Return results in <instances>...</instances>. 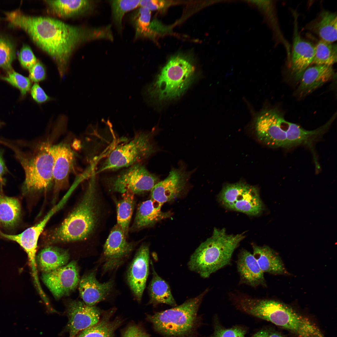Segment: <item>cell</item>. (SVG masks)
<instances>
[{
  "label": "cell",
  "mask_w": 337,
  "mask_h": 337,
  "mask_svg": "<svg viewBox=\"0 0 337 337\" xmlns=\"http://www.w3.org/2000/svg\"><path fill=\"white\" fill-rule=\"evenodd\" d=\"M13 26L27 32L39 47L56 63L61 78L65 75L70 57L78 45L91 41L110 40L112 33L108 25L95 27L72 26L48 17L24 15L19 10L6 13Z\"/></svg>",
  "instance_id": "1"
},
{
  "label": "cell",
  "mask_w": 337,
  "mask_h": 337,
  "mask_svg": "<svg viewBox=\"0 0 337 337\" xmlns=\"http://www.w3.org/2000/svg\"><path fill=\"white\" fill-rule=\"evenodd\" d=\"M240 310L270 322L298 337H325L311 320L290 306L274 300L245 295L239 303Z\"/></svg>",
  "instance_id": "2"
},
{
  "label": "cell",
  "mask_w": 337,
  "mask_h": 337,
  "mask_svg": "<svg viewBox=\"0 0 337 337\" xmlns=\"http://www.w3.org/2000/svg\"><path fill=\"white\" fill-rule=\"evenodd\" d=\"M94 178L82 199L57 227L46 237L49 243L85 240L92 233L98 220L99 209Z\"/></svg>",
  "instance_id": "3"
},
{
  "label": "cell",
  "mask_w": 337,
  "mask_h": 337,
  "mask_svg": "<svg viewBox=\"0 0 337 337\" xmlns=\"http://www.w3.org/2000/svg\"><path fill=\"white\" fill-rule=\"evenodd\" d=\"M245 237L243 233L227 234L224 228H214L212 235L202 242L191 256L189 269L203 278L229 265L233 253Z\"/></svg>",
  "instance_id": "4"
},
{
  "label": "cell",
  "mask_w": 337,
  "mask_h": 337,
  "mask_svg": "<svg viewBox=\"0 0 337 337\" xmlns=\"http://www.w3.org/2000/svg\"><path fill=\"white\" fill-rule=\"evenodd\" d=\"M207 289L177 306L147 317L155 330L166 337H194L200 323L198 313Z\"/></svg>",
  "instance_id": "5"
},
{
  "label": "cell",
  "mask_w": 337,
  "mask_h": 337,
  "mask_svg": "<svg viewBox=\"0 0 337 337\" xmlns=\"http://www.w3.org/2000/svg\"><path fill=\"white\" fill-rule=\"evenodd\" d=\"M194 71V66L184 59L178 56L171 58L148 88V95L159 101L179 97L190 85Z\"/></svg>",
  "instance_id": "6"
},
{
  "label": "cell",
  "mask_w": 337,
  "mask_h": 337,
  "mask_svg": "<svg viewBox=\"0 0 337 337\" xmlns=\"http://www.w3.org/2000/svg\"><path fill=\"white\" fill-rule=\"evenodd\" d=\"M37 147L29 155L16 152L25 173L22 187L25 193L46 190L53 182L52 146L44 142Z\"/></svg>",
  "instance_id": "7"
},
{
  "label": "cell",
  "mask_w": 337,
  "mask_h": 337,
  "mask_svg": "<svg viewBox=\"0 0 337 337\" xmlns=\"http://www.w3.org/2000/svg\"><path fill=\"white\" fill-rule=\"evenodd\" d=\"M155 151L150 134L140 132L129 142L113 149L99 171L128 167L146 159Z\"/></svg>",
  "instance_id": "8"
},
{
  "label": "cell",
  "mask_w": 337,
  "mask_h": 337,
  "mask_svg": "<svg viewBox=\"0 0 337 337\" xmlns=\"http://www.w3.org/2000/svg\"><path fill=\"white\" fill-rule=\"evenodd\" d=\"M219 198L227 208L248 215H257L263 209L257 188L244 182L225 185Z\"/></svg>",
  "instance_id": "9"
},
{
  "label": "cell",
  "mask_w": 337,
  "mask_h": 337,
  "mask_svg": "<svg viewBox=\"0 0 337 337\" xmlns=\"http://www.w3.org/2000/svg\"><path fill=\"white\" fill-rule=\"evenodd\" d=\"M286 121L277 110H264L258 115L255 122L257 138L270 147H287L286 130L283 128Z\"/></svg>",
  "instance_id": "10"
},
{
  "label": "cell",
  "mask_w": 337,
  "mask_h": 337,
  "mask_svg": "<svg viewBox=\"0 0 337 337\" xmlns=\"http://www.w3.org/2000/svg\"><path fill=\"white\" fill-rule=\"evenodd\" d=\"M159 180L140 163L130 166L121 172L113 181L115 191L123 193L130 191L134 194L151 191Z\"/></svg>",
  "instance_id": "11"
},
{
  "label": "cell",
  "mask_w": 337,
  "mask_h": 337,
  "mask_svg": "<svg viewBox=\"0 0 337 337\" xmlns=\"http://www.w3.org/2000/svg\"><path fill=\"white\" fill-rule=\"evenodd\" d=\"M41 278L56 299L68 295L76 289L80 281L77 263L72 261L53 271L43 272Z\"/></svg>",
  "instance_id": "12"
},
{
  "label": "cell",
  "mask_w": 337,
  "mask_h": 337,
  "mask_svg": "<svg viewBox=\"0 0 337 337\" xmlns=\"http://www.w3.org/2000/svg\"><path fill=\"white\" fill-rule=\"evenodd\" d=\"M192 172L183 166L173 168L168 176L151 190V199L163 204L173 200L184 189Z\"/></svg>",
  "instance_id": "13"
},
{
  "label": "cell",
  "mask_w": 337,
  "mask_h": 337,
  "mask_svg": "<svg viewBox=\"0 0 337 337\" xmlns=\"http://www.w3.org/2000/svg\"><path fill=\"white\" fill-rule=\"evenodd\" d=\"M67 313L69 337H75L80 331L95 325L100 320L99 310L79 300L69 302L67 305Z\"/></svg>",
  "instance_id": "14"
},
{
  "label": "cell",
  "mask_w": 337,
  "mask_h": 337,
  "mask_svg": "<svg viewBox=\"0 0 337 337\" xmlns=\"http://www.w3.org/2000/svg\"><path fill=\"white\" fill-rule=\"evenodd\" d=\"M125 236L118 224L113 228L104 246V271L116 267L132 250L133 245L126 241Z\"/></svg>",
  "instance_id": "15"
},
{
  "label": "cell",
  "mask_w": 337,
  "mask_h": 337,
  "mask_svg": "<svg viewBox=\"0 0 337 337\" xmlns=\"http://www.w3.org/2000/svg\"><path fill=\"white\" fill-rule=\"evenodd\" d=\"M149 250L146 245L141 246L129 268L128 281L138 299L140 300L146 286L149 270Z\"/></svg>",
  "instance_id": "16"
},
{
  "label": "cell",
  "mask_w": 337,
  "mask_h": 337,
  "mask_svg": "<svg viewBox=\"0 0 337 337\" xmlns=\"http://www.w3.org/2000/svg\"><path fill=\"white\" fill-rule=\"evenodd\" d=\"M53 157V177L56 190L67 185L74 160V153L67 144L60 143L52 146Z\"/></svg>",
  "instance_id": "17"
},
{
  "label": "cell",
  "mask_w": 337,
  "mask_h": 337,
  "mask_svg": "<svg viewBox=\"0 0 337 337\" xmlns=\"http://www.w3.org/2000/svg\"><path fill=\"white\" fill-rule=\"evenodd\" d=\"M95 271L84 275L80 280L79 290L84 303L93 306L104 299L111 291L113 282L100 283L96 279Z\"/></svg>",
  "instance_id": "18"
},
{
  "label": "cell",
  "mask_w": 337,
  "mask_h": 337,
  "mask_svg": "<svg viewBox=\"0 0 337 337\" xmlns=\"http://www.w3.org/2000/svg\"><path fill=\"white\" fill-rule=\"evenodd\" d=\"M237 265L241 284L254 287L266 286L264 272L252 254L245 249L242 250Z\"/></svg>",
  "instance_id": "19"
},
{
  "label": "cell",
  "mask_w": 337,
  "mask_h": 337,
  "mask_svg": "<svg viewBox=\"0 0 337 337\" xmlns=\"http://www.w3.org/2000/svg\"><path fill=\"white\" fill-rule=\"evenodd\" d=\"M315 46L303 40L295 27L292 57L291 68L296 78L300 79L304 71L312 63Z\"/></svg>",
  "instance_id": "20"
},
{
  "label": "cell",
  "mask_w": 337,
  "mask_h": 337,
  "mask_svg": "<svg viewBox=\"0 0 337 337\" xmlns=\"http://www.w3.org/2000/svg\"><path fill=\"white\" fill-rule=\"evenodd\" d=\"M335 74L332 66L315 65L308 67L300 79L299 90L303 93H310L331 79Z\"/></svg>",
  "instance_id": "21"
},
{
  "label": "cell",
  "mask_w": 337,
  "mask_h": 337,
  "mask_svg": "<svg viewBox=\"0 0 337 337\" xmlns=\"http://www.w3.org/2000/svg\"><path fill=\"white\" fill-rule=\"evenodd\" d=\"M50 11L60 17L68 18L93 11L95 1L88 0H46Z\"/></svg>",
  "instance_id": "22"
},
{
  "label": "cell",
  "mask_w": 337,
  "mask_h": 337,
  "mask_svg": "<svg viewBox=\"0 0 337 337\" xmlns=\"http://www.w3.org/2000/svg\"><path fill=\"white\" fill-rule=\"evenodd\" d=\"M163 204L152 199L143 202L138 207L134 219L135 228L140 229L152 225L171 217L170 212L161 210Z\"/></svg>",
  "instance_id": "23"
},
{
  "label": "cell",
  "mask_w": 337,
  "mask_h": 337,
  "mask_svg": "<svg viewBox=\"0 0 337 337\" xmlns=\"http://www.w3.org/2000/svg\"><path fill=\"white\" fill-rule=\"evenodd\" d=\"M41 232L34 225L21 233L12 235L5 234L0 230V235L7 239L17 242L27 253L32 273H37L36 256L38 241Z\"/></svg>",
  "instance_id": "24"
},
{
  "label": "cell",
  "mask_w": 337,
  "mask_h": 337,
  "mask_svg": "<svg viewBox=\"0 0 337 337\" xmlns=\"http://www.w3.org/2000/svg\"><path fill=\"white\" fill-rule=\"evenodd\" d=\"M253 254L264 272L273 274L287 273V271L279 256L267 246L252 245Z\"/></svg>",
  "instance_id": "25"
},
{
  "label": "cell",
  "mask_w": 337,
  "mask_h": 337,
  "mask_svg": "<svg viewBox=\"0 0 337 337\" xmlns=\"http://www.w3.org/2000/svg\"><path fill=\"white\" fill-rule=\"evenodd\" d=\"M69 254L67 250L53 246H48L41 251L37 256L40 270L49 272L67 264Z\"/></svg>",
  "instance_id": "26"
},
{
  "label": "cell",
  "mask_w": 337,
  "mask_h": 337,
  "mask_svg": "<svg viewBox=\"0 0 337 337\" xmlns=\"http://www.w3.org/2000/svg\"><path fill=\"white\" fill-rule=\"evenodd\" d=\"M152 278L149 287L150 303L154 305L165 304L173 306L176 305L170 288L168 283L156 273L152 262Z\"/></svg>",
  "instance_id": "27"
},
{
  "label": "cell",
  "mask_w": 337,
  "mask_h": 337,
  "mask_svg": "<svg viewBox=\"0 0 337 337\" xmlns=\"http://www.w3.org/2000/svg\"><path fill=\"white\" fill-rule=\"evenodd\" d=\"M337 14L328 11L322 12L311 26V29L321 40L333 43L337 40Z\"/></svg>",
  "instance_id": "28"
},
{
  "label": "cell",
  "mask_w": 337,
  "mask_h": 337,
  "mask_svg": "<svg viewBox=\"0 0 337 337\" xmlns=\"http://www.w3.org/2000/svg\"><path fill=\"white\" fill-rule=\"evenodd\" d=\"M332 122L329 120L325 125L316 129L308 130L297 124L287 121V147L309 143L324 132Z\"/></svg>",
  "instance_id": "29"
},
{
  "label": "cell",
  "mask_w": 337,
  "mask_h": 337,
  "mask_svg": "<svg viewBox=\"0 0 337 337\" xmlns=\"http://www.w3.org/2000/svg\"><path fill=\"white\" fill-rule=\"evenodd\" d=\"M112 313L105 314L98 323L82 330L78 337H114L122 321L118 318L112 320Z\"/></svg>",
  "instance_id": "30"
},
{
  "label": "cell",
  "mask_w": 337,
  "mask_h": 337,
  "mask_svg": "<svg viewBox=\"0 0 337 337\" xmlns=\"http://www.w3.org/2000/svg\"><path fill=\"white\" fill-rule=\"evenodd\" d=\"M20 214V205L17 199L0 195V223L3 227H14L19 220Z\"/></svg>",
  "instance_id": "31"
},
{
  "label": "cell",
  "mask_w": 337,
  "mask_h": 337,
  "mask_svg": "<svg viewBox=\"0 0 337 337\" xmlns=\"http://www.w3.org/2000/svg\"><path fill=\"white\" fill-rule=\"evenodd\" d=\"M151 18V11L144 7H140L131 14L130 21L134 29L135 40L153 36Z\"/></svg>",
  "instance_id": "32"
},
{
  "label": "cell",
  "mask_w": 337,
  "mask_h": 337,
  "mask_svg": "<svg viewBox=\"0 0 337 337\" xmlns=\"http://www.w3.org/2000/svg\"><path fill=\"white\" fill-rule=\"evenodd\" d=\"M134 194L129 191L123 193L122 198L116 205L117 224L123 230L125 236L127 234L133 212Z\"/></svg>",
  "instance_id": "33"
},
{
  "label": "cell",
  "mask_w": 337,
  "mask_h": 337,
  "mask_svg": "<svg viewBox=\"0 0 337 337\" xmlns=\"http://www.w3.org/2000/svg\"><path fill=\"white\" fill-rule=\"evenodd\" d=\"M337 45L323 40H320L315 46L313 63L315 65L332 66L337 62Z\"/></svg>",
  "instance_id": "34"
},
{
  "label": "cell",
  "mask_w": 337,
  "mask_h": 337,
  "mask_svg": "<svg viewBox=\"0 0 337 337\" xmlns=\"http://www.w3.org/2000/svg\"><path fill=\"white\" fill-rule=\"evenodd\" d=\"M140 0H109L111 10L112 21L118 30L122 32V20L125 15L139 6Z\"/></svg>",
  "instance_id": "35"
},
{
  "label": "cell",
  "mask_w": 337,
  "mask_h": 337,
  "mask_svg": "<svg viewBox=\"0 0 337 337\" xmlns=\"http://www.w3.org/2000/svg\"><path fill=\"white\" fill-rule=\"evenodd\" d=\"M15 57V51L12 43L0 36V67L11 70L12 63Z\"/></svg>",
  "instance_id": "36"
},
{
  "label": "cell",
  "mask_w": 337,
  "mask_h": 337,
  "mask_svg": "<svg viewBox=\"0 0 337 337\" xmlns=\"http://www.w3.org/2000/svg\"><path fill=\"white\" fill-rule=\"evenodd\" d=\"M247 330L240 326H235L229 328L223 326L217 318L214 319V331L209 337H246Z\"/></svg>",
  "instance_id": "37"
},
{
  "label": "cell",
  "mask_w": 337,
  "mask_h": 337,
  "mask_svg": "<svg viewBox=\"0 0 337 337\" xmlns=\"http://www.w3.org/2000/svg\"><path fill=\"white\" fill-rule=\"evenodd\" d=\"M8 72V75L2 77V79L18 89L22 95H26L31 87L30 79L12 70Z\"/></svg>",
  "instance_id": "38"
},
{
  "label": "cell",
  "mask_w": 337,
  "mask_h": 337,
  "mask_svg": "<svg viewBox=\"0 0 337 337\" xmlns=\"http://www.w3.org/2000/svg\"><path fill=\"white\" fill-rule=\"evenodd\" d=\"M18 58L22 66L29 70L38 61L31 48L27 45H24L21 48Z\"/></svg>",
  "instance_id": "39"
},
{
  "label": "cell",
  "mask_w": 337,
  "mask_h": 337,
  "mask_svg": "<svg viewBox=\"0 0 337 337\" xmlns=\"http://www.w3.org/2000/svg\"><path fill=\"white\" fill-rule=\"evenodd\" d=\"M46 76L45 66L38 61L29 70V78L36 83L44 80Z\"/></svg>",
  "instance_id": "40"
},
{
  "label": "cell",
  "mask_w": 337,
  "mask_h": 337,
  "mask_svg": "<svg viewBox=\"0 0 337 337\" xmlns=\"http://www.w3.org/2000/svg\"><path fill=\"white\" fill-rule=\"evenodd\" d=\"M31 94L33 100L38 104L44 103L51 100L41 86L36 83L31 88Z\"/></svg>",
  "instance_id": "41"
},
{
  "label": "cell",
  "mask_w": 337,
  "mask_h": 337,
  "mask_svg": "<svg viewBox=\"0 0 337 337\" xmlns=\"http://www.w3.org/2000/svg\"><path fill=\"white\" fill-rule=\"evenodd\" d=\"M122 337H150V336L140 327L132 325L126 329Z\"/></svg>",
  "instance_id": "42"
},
{
  "label": "cell",
  "mask_w": 337,
  "mask_h": 337,
  "mask_svg": "<svg viewBox=\"0 0 337 337\" xmlns=\"http://www.w3.org/2000/svg\"><path fill=\"white\" fill-rule=\"evenodd\" d=\"M165 1L159 0H140L139 6L146 7L151 10H156L164 7L166 5Z\"/></svg>",
  "instance_id": "43"
},
{
  "label": "cell",
  "mask_w": 337,
  "mask_h": 337,
  "mask_svg": "<svg viewBox=\"0 0 337 337\" xmlns=\"http://www.w3.org/2000/svg\"><path fill=\"white\" fill-rule=\"evenodd\" d=\"M252 337H284L279 332L270 329L261 330Z\"/></svg>",
  "instance_id": "44"
},
{
  "label": "cell",
  "mask_w": 337,
  "mask_h": 337,
  "mask_svg": "<svg viewBox=\"0 0 337 337\" xmlns=\"http://www.w3.org/2000/svg\"><path fill=\"white\" fill-rule=\"evenodd\" d=\"M7 171V169L3 159L2 153L0 151V184L1 188L5 184V180L3 176Z\"/></svg>",
  "instance_id": "45"
}]
</instances>
